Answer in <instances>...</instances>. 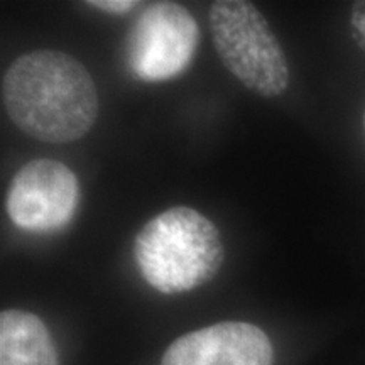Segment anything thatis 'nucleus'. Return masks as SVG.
Masks as SVG:
<instances>
[{
    "mask_svg": "<svg viewBox=\"0 0 365 365\" xmlns=\"http://www.w3.org/2000/svg\"><path fill=\"white\" fill-rule=\"evenodd\" d=\"M2 102L14 125L41 143H75L98 117V93L86 68L56 49L17 58L2 76Z\"/></svg>",
    "mask_w": 365,
    "mask_h": 365,
    "instance_id": "1",
    "label": "nucleus"
},
{
    "mask_svg": "<svg viewBox=\"0 0 365 365\" xmlns=\"http://www.w3.org/2000/svg\"><path fill=\"white\" fill-rule=\"evenodd\" d=\"M132 254L144 279L163 294L203 286L225 259L218 228L190 207L170 208L145 223Z\"/></svg>",
    "mask_w": 365,
    "mask_h": 365,
    "instance_id": "2",
    "label": "nucleus"
},
{
    "mask_svg": "<svg viewBox=\"0 0 365 365\" xmlns=\"http://www.w3.org/2000/svg\"><path fill=\"white\" fill-rule=\"evenodd\" d=\"M208 21L223 66L245 88L267 98L284 93L291 76L286 54L254 4L217 0Z\"/></svg>",
    "mask_w": 365,
    "mask_h": 365,
    "instance_id": "3",
    "label": "nucleus"
},
{
    "mask_svg": "<svg viewBox=\"0 0 365 365\" xmlns=\"http://www.w3.org/2000/svg\"><path fill=\"white\" fill-rule=\"evenodd\" d=\"M200 29L186 7L156 2L145 7L127 36V66L143 81H166L193 61Z\"/></svg>",
    "mask_w": 365,
    "mask_h": 365,
    "instance_id": "4",
    "label": "nucleus"
},
{
    "mask_svg": "<svg viewBox=\"0 0 365 365\" xmlns=\"http://www.w3.org/2000/svg\"><path fill=\"white\" fill-rule=\"evenodd\" d=\"M78 178L56 159H34L16 173L7 190V215L27 232L59 230L75 217Z\"/></svg>",
    "mask_w": 365,
    "mask_h": 365,
    "instance_id": "5",
    "label": "nucleus"
},
{
    "mask_svg": "<svg viewBox=\"0 0 365 365\" xmlns=\"http://www.w3.org/2000/svg\"><path fill=\"white\" fill-rule=\"evenodd\" d=\"M274 352L261 328L245 322H222L173 341L161 365H272Z\"/></svg>",
    "mask_w": 365,
    "mask_h": 365,
    "instance_id": "6",
    "label": "nucleus"
},
{
    "mask_svg": "<svg viewBox=\"0 0 365 365\" xmlns=\"http://www.w3.org/2000/svg\"><path fill=\"white\" fill-rule=\"evenodd\" d=\"M0 365H59L56 345L43 319L22 309H4Z\"/></svg>",
    "mask_w": 365,
    "mask_h": 365,
    "instance_id": "7",
    "label": "nucleus"
},
{
    "mask_svg": "<svg viewBox=\"0 0 365 365\" xmlns=\"http://www.w3.org/2000/svg\"><path fill=\"white\" fill-rule=\"evenodd\" d=\"M350 27H352V38L359 48L365 51V2H355L350 16Z\"/></svg>",
    "mask_w": 365,
    "mask_h": 365,
    "instance_id": "8",
    "label": "nucleus"
},
{
    "mask_svg": "<svg viewBox=\"0 0 365 365\" xmlns=\"http://www.w3.org/2000/svg\"><path fill=\"white\" fill-rule=\"evenodd\" d=\"M86 6L108 14H125L139 6V2H134V0H90L86 2Z\"/></svg>",
    "mask_w": 365,
    "mask_h": 365,
    "instance_id": "9",
    "label": "nucleus"
},
{
    "mask_svg": "<svg viewBox=\"0 0 365 365\" xmlns=\"http://www.w3.org/2000/svg\"><path fill=\"white\" fill-rule=\"evenodd\" d=\"M364 129H365V113H364Z\"/></svg>",
    "mask_w": 365,
    "mask_h": 365,
    "instance_id": "10",
    "label": "nucleus"
}]
</instances>
